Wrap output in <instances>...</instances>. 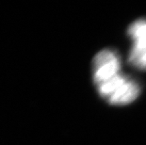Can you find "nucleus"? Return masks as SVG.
I'll return each instance as SVG.
<instances>
[{
	"label": "nucleus",
	"mask_w": 146,
	"mask_h": 145,
	"mask_svg": "<svg viewBox=\"0 0 146 145\" xmlns=\"http://www.w3.org/2000/svg\"><path fill=\"white\" fill-rule=\"evenodd\" d=\"M118 73H121V60L117 53L104 49L95 55L92 60V77L95 85Z\"/></svg>",
	"instance_id": "3"
},
{
	"label": "nucleus",
	"mask_w": 146,
	"mask_h": 145,
	"mask_svg": "<svg viewBox=\"0 0 146 145\" xmlns=\"http://www.w3.org/2000/svg\"><path fill=\"white\" fill-rule=\"evenodd\" d=\"M95 86L100 96L115 106L132 103L141 91L139 86L134 80L122 73H116Z\"/></svg>",
	"instance_id": "1"
},
{
	"label": "nucleus",
	"mask_w": 146,
	"mask_h": 145,
	"mask_svg": "<svg viewBox=\"0 0 146 145\" xmlns=\"http://www.w3.org/2000/svg\"><path fill=\"white\" fill-rule=\"evenodd\" d=\"M127 34L133 44L129 62L139 70H146V19H139L128 27Z\"/></svg>",
	"instance_id": "2"
}]
</instances>
